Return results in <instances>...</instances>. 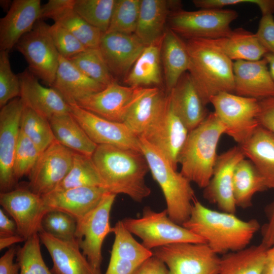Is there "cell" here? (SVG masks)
Wrapping results in <instances>:
<instances>
[{"label": "cell", "instance_id": "6da1fadb", "mask_svg": "<svg viewBox=\"0 0 274 274\" xmlns=\"http://www.w3.org/2000/svg\"><path fill=\"white\" fill-rule=\"evenodd\" d=\"M91 157L108 192L125 194L138 202L150 195L145 182L149 168L142 152L98 145Z\"/></svg>", "mask_w": 274, "mask_h": 274}, {"label": "cell", "instance_id": "7a4b0ae2", "mask_svg": "<svg viewBox=\"0 0 274 274\" xmlns=\"http://www.w3.org/2000/svg\"><path fill=\"white\" fill-rule=\"evenodd\" d=\"M182 226L203 239L215 253L222 255L248 247L260 228L256 219L244 221L235 214L209 209L196 198L189 219Z\"/></svg>", "mask_w": 274, "mask_h": 274}, {"label": "cell", "instance_id": "3957f363", "mask_svg": "<svg viewBox=\"0 0 274 274\" xmlns=\"http://www.w3.org/2000/svg\"><path fill=\"white\" fill-rule=\"evenodd\" d=\"M190 58L189 73L205 105L221 92L234 93L233 62L212 40L186 41Z\"/></svg>", "mask_w": 274, "mask_h": 274}, {"label": "cell", "instance_id": "277c9868", "mask_svg": "<svg viewBox=\"0 0 274 274\" xmlns=\"http://www.w3.org/2000/svg\"><path fill=\"white\" fill-rule=\"evenodd\" d=\"M225 128L216 114L209 113L204 121L189 132L180 153V173L191 182L204 188L213 175L217 146Z\"/></svg>", "mask_w": 274, "mask_h": 274}, {"label": "cell", "instance_id": "5b68a950", "mask_svg": "<svg viewBox=\"0 0 274 274\" xmlns=\"http://www.w3.org/2000/svg\"><path fill=\"white\" fill-rule=\"evenodd\" d=\"M139 139L149 170L164 195L168 217L182 225L189 219L196 198L191 182L178 172L159 150L144 138Z\"/></svg>", "mask_w": 274, "mask_h": 274}, {"label": "cell", "instance_id": "8992f818", "mask_svg": "<svg viewBox=\"0 0 274 274\" xmlns=\"http://www.w3.org/2000/svg\"><path fill=\"white\" fill-rule=\"evenodd\" d=\"M236 11L226 9H182L170 12L168 27L187 40L194 39L215 40L228 36L231 23L238 17Z\"/></svg>", "mask_w": 274, "mask_h": 274}, {"label": "cell", "instance_id": "52a82bcc", "mask_svg": "<svg viewBox=\"0 0 274 274\" xmlns=\"http://www.w3.org/2000/svg\"><path fill=\"white\" fill-rule=\"evenodd\" d=\"M122 221L127 229L142 240L149 250L179 243H206L203 239L168 217L166 209L160 212L145 207L142 217L127 218Z\"/></svg>", "mask_w": 274, "mask_h": 274}, {"label": "cell", "instance_id": "ba28073f", "mask_svg": "<svg viewBox=\"0 0 274 274\" xmlns=\"http://www.w3.org/2000/svg\"><path fill=\"white\" fill-rule=\"evenodd\" d=\"M214 113L225 128V134L241 145L260 125L259 100L229 92H221L210 98Z\"/></svg>", "mask_w": 274, "mask_h": 274}, {"label": "cell", "instance_id": "9c48e42d", "mask_svg": "<svg viewBox=\"0 0 274 274\" xmlns=\"http://www.w3.org/2000/svg\"><path fill=\"white\" fill-rule=\"evenodd\" d=\"M152 251L165 264L168 274H218L219 270L220 257L206 243H175Z\"/></svg>", "mask_w": 274, "mask_h": 274}, {"label": "cell", "instance_id": "30bf717a", "mask_svg": "<svg viewBox=\"0 0 274 274\" xmlns=\"http://www.w3.org/2000/svg\"><path fill=\"white\" fill-rule=\"evenodd\" d=\"M49 26L43 20H38L15 47L24 57L29 71L51 87L55 79L60 55L50 35Z\"/></svg>", "mask_w": 274, "mask_h": 274}, {"label": "cell", "instance_id": "8fae6325", "mask_svg": "<svg viewBox=\"0 0 274 274\" xmlns=\"http://www.w3.org/2000/svg\"><path fill=\"white\" fill-rule=\"evenodd\" d=\"M116 196L106 193L92 210L77 221L75 236L78 246L93 268L101 273V248L107 235L112 232L110 215Z\"/></svg>", "mask_w": 274, "mask_h": 274}, {"label": "cell", "instance_id": "7c38bea8", "mask_svg": "<svg viewBox=\"0 0 274 274\" xmlns=\"http://www.w3.org/2000/svg\"><path fill=\"white\" fill-rule=\"evenodd\" d=\"M189 132L174 110L167 94L164 108L141 137L159 150L177 170Z\"/></svg>", "mask_w": 274, "mask_h": 274}, {"label": "cell", "instance_id": "4fadbf2b", "mask_svg": "<svg viewBox=\"0 0 274 274\" xmlns=\"http://www.w3.org/2000/svg\"><path fill=\"white\" fill-rule=\"evenodd\" d=\"M0 204L15 222L18 234L25 241L42 230L41 222L47 212L42 197L28 185L1 193Z\"/></svg>", "mask_w": 274, "mask_h": 274}, {"label": "cell", "instance_id": "5bb4252c", "mask_svg": "<svg viewBox=\"0 0 274 274\" xmlns=\"http://www.w3.org/2000/svg\"><path fill=\"white\" fill-rule=\"evenodd\" d=\"M74 151L56 140L44 151L29 175V188L42 196L54 191L72 167Z\"/></svg>", "mask_w": 274, "mask_h": 274}, {"label": "cell", "instance_id": "9a60e30c", "mask_svg": "<svg viewBox=\"0 0 274 274\" xmlns=\"http://www.w3.org/2000/svg\"><path fill=\"white\" fill-rule=\"evenodd\" d=\"M23 108L24 105L19 97L13 99L1 108V193L14 189L17 183L13 174V163Z\"/></svg>", "mask_w": 274, "mask_h": 274}, {"label": "cell", "instance_id": "2e32d148", "mask_svg": "<svg viewBox=\"0 0 274 274\" xmlns=\"http://www.w3.org/2000/svg\"><path fill=\"white\" fill-rule=\"evenodd\" d=\"M68 105L70 113L97 145H109L142 152L139 138L123 123L104 119L76 104Z\"/></svg>", "mask_w": 274, "mask_h": 274}, {"label": "cell", "instance_id": "e0dca14e", "mask_svg": "<svg viewBox=\"0 0 274 274\" xmlns=\"http://www.w3.org/2000/svg\"><path fill=\"white\" fill-rule=\"evenodd\" d=\"M143 88L124 86L116 81L101 91L81 99L76 104L106 120L123 123Z\"/></svg>", "mask_w": 274, "mask_h": 274}, {"label": "cell", "instance_id": "ac0fdd59", "mask_svg": "<svg viewBox=\"0 0 274 274\" xmlns=\"http://www.w3.org/2000/svg\"><path fill=\"white\" fill-rule=\"evenodd\" d=\"M245 156L238 145L218 156L212 177L203 188V196L216 204L220 211L235 214L236 206L233 193V175L237 164Z\"/></svg>", "mask_w": 274, "mask_h": 274}, {"label": "cell", "instance_id": "d6986e66", "mask_svg": "<svg viewBox=\"0 0 274 274\" xmlns=\"http://www.w3.org/2000/svg\"><path fill=\"white\" fill-rule=\"evenodd\" d=\"M146 46L134 33L111 32L102 35L99 49L116 80L126 77Z\"/></svg>", "mask_w": 274, "mask_h": 274}, {"label": "cell", "instance_id": "ffe728a7", "mask_svg": "<svg viewBox=\"0 0 274 274\" xmlns=\"http://www.w3.org/2000/svg\"><path fill=\"white\" fill-rule=\"evenodd\" d=\"M20 95L24 106L49 121L54 116L70 112L68 104L52 87L41 84L28 69L18 75Z\"/></svg>", "mask_w": 274, "mask_h": 274}, {"label": "cell", "instance_id": "44dd1931", "mask_svg": "<svg viewBox=\"0 0 274 274\" xmlns=\"http://www.w3.org/2000/svg\"><path fill=\"white\" fill-rule=\"evenodd\" d=\"M40 0H14L0 19V50L9 51L40 20Z\"/></svg>", "mask_w": 274, "mask_h": 274}, {"label": "cell", "instance_id": "7402d4cb", "mask_svg": "<svg viewBox=\"0 0 274 274\" xmlns=\"http://www.w3.org/2000/svg\"><path fill=\"white\" fill-rule=\"evenodd\" d=\"M234 94L261 100L274 96V82L266 59L233 62Z\"/></svg>", "mask_w": 274, "mask_h": 274}, {"label": "cell", "instance_id": "603a6c76", "mask_svg": "<svg viewBox=\"0 0 274 274\" xmlns=\"http://www.w3.org/2000/svg\"><path fill=\"white\" fill-rule=\"evenodd\" d=\"M107 192L100 187H81L54 190L41 197L47 212L61 211L78 221L92 210Z\"/></svg>", "mask_w": 274, "mask_h": 274}, {"label": "cell", "instance_id": "cb8c5ba5", "mask_svg": "<svg viewBox=\"0 0 274 274\" xmlns=\"http://www.w3.org/2000/svg\"><path fill=\"white\" fill-rule=\"evenodd\" d=\"M167 94L174 110L189 131L198 126L208 115L206 105L188 72Z\"/></svg>", "mask_w": 274, "mask_h": 274}, {"label": "cell", "instance_id": "d4e9b609", "mask_svg": "<svg viewBox=\"0 0 274 274\" xmlns=\"http://www.w3.org/2000/svg\"><path fill=\"white\" fill-rule=\"evenodd\" d=\"M38 234L52 258L53 274H101L91 265L77 242L62 241L43 230Z\"/></svg>", "mask_w": 274, "mask_h": 274}, {"label": "cell", "instance_id": "484cf974", "mask_svg": "<svg viewBox=\"0 0 274 274\" xmlns=\"http://www.w3.org/2000/svg\"><path fill=\"white\" fill-rule=\"evenodd\" d=\"M181 9L178 1L141 0L134 34L146 46L161 39L170 12Z\"/></svg>", "mask_w": 274, "mask_h": 274}, {"label": "cell", "instance_id": "4316f807", "mask_svg": "<svg viewBox=\"0 0 274 274\" xmlns=\"http://www.w3.org/2000/svg\"><path fill=\"white\" fill-rule=\"evenodd\" d=\"M106 87L87 77L68 59L59 56L55 79L51 87L55 89L68 105L76 104Z\"/></svg>", "mask_w": 274, "mask_h": 274}, {"label": "cell", "instance_id": "83f0119b", "mask_svg": "<svg viewBox=\"0 0 274 274\" xmlns=\"http://www.w3.org/2000/svg\"><path fill=\"white\" fill-rule=\"evenodd\" d=\"M167 93L158 87H144L123 123L137 136H142L164 108Z\"/></svg>", "mask_w": 274, "mask_h": 274}, {"label": "cell", "instance_id": "f1b7e54d", "mask_svg": "<svg viewBox=\"0 0 274 274\" xmlns=\"http://www.w3.org/2000/svg\"><path fill=\"white\" fill-rule=\"evenodd\" d=\"M161 62L166 93H168L181 77L188 71L190 66L186 42L168 27H166L163 38Z\"/></svg>", "mask_w": 274, "mask_h": 274}, {"label": "cell", "instance_id": "f546056e", "mask_svg": "<svg viewBox=\"0 0 274 274\" xmlns=\"http://www.w3.org/2000/svg\"><path fill=\"white\" fill-rule=\"evenodd\" d=\"M238 146L262 176L267 189L274 190V135L259 125L247 141Z\"/></svg>", "mask_w": 274, "mask_h": 274}, {"label": "cell", "instance_id": "4dcf8cb0", "mask_svg": "<svg viewBox=\"0 0 274 274\" xmlns=\"http://www.w3.org/2000/svg\"><path fill=\"white\" fill-rule=\"evenodd\" d=\"M163 36L145 47L124 79L127 86L158 87L162 83L161 47Z\"/></svg>", "mask_w": 274, "mask_h": 274}, {"label": "cell", "instance_id": "1f68e13d", "mask_svg": "<svg viewBox=\"0 0 274 274\" xmlns=\"http://www.w3.org/2000/svg\"><path fill=\"white\" fill-rule=\"evenodd\" d=\"M49 122L55 140L75 152L91 156L97 145L69 113L56 115Z\"/></svg>", "mask_w": 274, "mask_h": 274}, {"label": "cell", "instance_id": "d6a6232c", "mask_svg": "<svg viewBox=\"0 0 274 274\" xmlns=\"http://www.w3.org/2000/svg\"><path fill=\"white\" fill-rule=\"evenodd\" d=\"M212 40L231 60L256 61L267 53L255 33L243 28L232 30L228 36Z\"/></svg>", "mask_w": 274, "mask_h": 274}, {"label": "cell", "instance_id": "836d02e7", "mask_svg": "<svg viewBox=\"0 0 274 274\" xmlns=\"http://www.w3.org/2000/svg\"><path fill=\"white\" fill-rule=\"evenodd\" d=\"M266 189L264 179L252 161L246 158L241 160L233 175V193L236 207H250L254 195Z\"/></svg>", "mask_w": 274, "mask_h": 274}, {"label": "cell", "instance_id": "e575fe53", "mask_svg": "<svg viewBox=\"0 0 274 274\" xmlns=\"http://www.w3.org/2000/svg\"><path fill=\"white\" fill-rule=\"evenodd\" d=\"M268 249L261 243L224 254L218 274H262Z\"/></svg>", "mask_w": 274, "mask_h": 274}, {"label": "cell", "instance_id": "d590c367", "mask_svg": "<svg viewBox=\"0 0 274 274\" xmlns=\"http://www.w3.org/2000/svg\"><path fill=\"white\" fill-rule=\"evenodd\" d=\"M81 187L104 188V185L91 156L74 152L70 170L54 190Z\"/></svg>", "mask_w": 274, "mask_h": 274}, {"label": "cell", "instance_id": "8d00e7d4", "mask_svg": "<svg viewBox=\"0 0 274 274\" xmlns=\"http://www.w3.org/2000/svg\"><path fill=\"white\" fill-rule=\"evenodd\" d=\"M115 239L110 258L127 260L141 264L153 255L151 250L138 242L124 225L118 221L112 227Z\"/></svg>", "mask_w": 274, "mask_h": 274}, {"label": "cell", "instance_id": "74e56055", "mask_svg": "<svg viewBox=\"0 0 274 274\" xmlns=\"http://www.w3.org/2000/svg\"><path fill=\"white\" fill-rule=\"evenodd\" d=\"M77 68L93 80L106 86L116 81L98 48H87L68 59Z\"/></svg>", "mask_w": 274, "mask_h": 274}, {"label": "cell", "instance_id": "f35d334b", "mask_svg": "<svg viewBox=\"0 0 274 274\" xmlns=\"http://www.w3.org/2000/svg\"><path fill=\"white\" fill-rule=\"evenodd\" d=\"M20 130L43 152L55 140L49 121L24 106Z\"/></svg>", "mask_w": 274, "mask_h": 274}, {"label": "cell", "instance_id": "ab89813d", "mask_svg": "<svg viewBox=\"0 0 274 274\" xmlns=\"http://www.w3.org/2000/svg\"><path fill=\"white\" fill-rule=\"evenodd\" d=\"M53 21L70 31L86 48H99L104 33L85 21L73 7L63 11Z\"/></svg>", "mask_w": 274, "mask_h": 274}, {"label": "cell", "instance_id": "60d3db41", "mask_svg": "<svg viewBox=\"0 0 274 274\" xmlns=\"http://www.w3.org/2000/svg\"><path fill=\"white\" fill-rule=\"evenodd\" d=\"M116 0H75L74 10L104 34L108 29Z\"/></svg>", "mask_w": 274, "mask_h": 274}, {"label": "cell", "instance_id": "b9f144b4", "mask_svg": "<svg viewBox=\"0 0 274 274\" xmlns=\"http://www.w3.org/2000/svg\"><path fill=\"white\" fill-rule=\"evenodd\" d=\"M141 0H116L110 23L106 33H135Z\"/></svg>", "mask_w": 274, "mask_h": 274}, {"label": "cell", "instance_id": "7bdbcfd3", "mask_svg": "<svg viewBox=\"0 0 274 274\" xmlns=\"http://www.w3.org/2000/svg\"><path fill=\"white\" fill-rule=\"evenodd\" d=\"M41 241L36 233L25 241L21 247L17 248L16 262L20 266L19 274H53L43 258Z\"/></svg>", "mask_w": 274, "mask_h": 274}, {"label": "cell", "instance_id": "ee69618b", "mask_svg": "<svg viewBox=\"0 0 274 274\" xmlns=\"http://www.w3.org/2000/svg\"><path fill=\"white\" fill-rule=\"evenodd\" d=\"M42 153L20 130L13 163V174L16 182L24 176H29Z\"/></svg>", "mask_w": 274, "mask_h": 274}, {"label": "cell", "instance_id": "f6af8a7d", "mask_svg": "<svg viewBox=\"0 0 274 274\" xmlns=\"http://www.w3.org/2000/svg\"><path fill=\"white\" fill-rule=\"evenodd\" d=\"M43 231L58 239L77 242V221L71 215L58 211L47 212L41 222Z\"/></svg>", "mask_w": 274, "mask_h": 274}, {"label": "cell", "instance_id": "bcb514c9", "mask_svg": "<svg viewBox=\"0 0 274 274\" xmlns=\"http://www.w3.org/2000/svg\"><path fill=\"white\" fill-rule=\"evenodd\" d=\"M9 51L0 50V107L19 97L20 95V83L11 66Z\"/></svg>", "mask_w": 274, "mask_h": 274}, {"label": "cell", "instance_id": "7dc6e473", "mask_svg": "<svg viewBox=\"0 0 274 274\" xmlns=\"http://www.w3.org/2000/svg\"><path fill=\"white\" fill-rule=\"evenodd\" d=\"M49 31L59 54L64 58L70 59L87 49L70 31L57 23L49 25Z\"/></svg>", "mask_w": 274, "mask_h": 274}, {"label": "cell", "instance_id": "c3c4849f", "mask_svg": "<svg viewBox=\"0 0 274 274\" xmlns=\"http://www.w3.org/2000/svg\"><path fill=\"white\" fill-rule=\"evenodd\" d=\"M255 35L267 53L274 54V17L273 15H262Z\"/></svg>", "mask_w": 274, "mask_h": 274}, {"label": "cell", "instance_id": "681fc988", "mask_svg": "<svg viewBox=\"0 0 274 274\" xmlns=\"http://www.w3.org/2000/svg\"><path fill=\"white\" fill-rule=\"evenodd\" d=\"M259 125L274 135V96L259 100Z\"/></svg>", "mask_w": 274, "mask_h": 274}, {"label": "cell", "instance_id": "f907efd6", "mask_svg": "<svg viewBox=\"0 0 274 274\" xmlns=\"http://www.w3.org/2000/svg\"><path fill=\"white\" fill-rule=\"evenodd\" d=\"M75 0H49L41 6L40 20L44 18L53 20L67 9L73 7Z\"/></svg>", "mask_w": 274, "mask_h": 274}, {"label": "cell", "instance_id": "816d5d0a", "mask_svg": "<svg viewBox=\"0 0 274 274\" xmlns=\"http://www.w3.org/2000/svg\"><path fill=\"white\" fill-rule=\"evenodd\" d=\"M132 274H168L165 264L154 255L142 262Z\"/></svg>", "mask_w": 274, "mask_h": 274}, {"label": "cell", "instance_id": "f5cc1de1", "mask_svg": "<svg viewBox=\"0 0 274 274\" xmlns=\"http://www.w3.org/2000/svg\"><path fill=\"white\" fill-rule=\"evenodd\" d=\"M268 222L261 229L262 242L267 249L274 246V200L266 210Z\"/></svg>", "mask_w": 274, "mask_h": 274}, {"label": "cell", "instance_id": "db71d44e", "mask_svg": "<svg viewBox=\"0 0 274 274\" xmlns=\"http://www.w3.org/2000/svg\"><path fill=\"white\" fill-rule=\"evenodd\" d=\"M140 264L127 260L110 258L105 274H132Z\"/></svg>", "mask_w": 274, "mask_h": 274}, {"label": "cell", "instance_id": "11a10c76", "mask_svg": "<svg viewBox=\"0 0 274 274\" xmlns=\"http://www.w3.org/2000/svg\"><path fill=\"white\" fill-rule=\"evenodd\" d=\"M17 248L12 246L0 258V274H19L20 266L14 258L16 256Z\"/></svg>", "mask_w": 274, "mask_h": 274}, {"label": "cell", "instance_id": "9f6ffc18", "mask_svg": "<svg viewBox=\"0 0 274 274\" xmlns=\"http://www.w3.org/2000/svg\"><path fill=\"white\" fill-rule=\"evenodd\" d=\"M257 0H193V4L200 9H223L224 7L242 4L256 5Z\"/></svg>", "mask_w": 274, "mask_h": 274}, {"label": "cell", "instance_id": "6f0895ef", "mask_svg": "<svg viewBox=\"0 0 274 274\" xmlns=\"http://www.w3.org/2000/svg\"><path fill=\"white\" fill-rule=\"evenodd\" d=\"M18 234L17 225L13 220L10 219L0 209V237H7Z\"/></svg>", "mask_w": 274, "mask_h": 274}, {"label": "cell", "instance_id": "680465c9", "mask_svg": "<svg viewBox=\"0 0 274 274\" xmlns=\"http://www.w3.org/2000/svg\"><path fill=\"white\" fill-rule=\"evenodd\" d=\"M262 274H274V246L267 250Z\"/></svg>", "mask_w": 274, "mask_h": 274}, {"label": "cell", "instance_id": "91938a15", "mask_svg": "<svg viewBox=\"0 0 274 274\" xmlns=\"http://www.w3.org/2000/svg\"><path fill=\"white\" fill-rule=\"evenodd\" d=\"M25 241V239L19 234L0 237V250L10 247L13 244Z\"/></svg>", "mask_w": 274, "mask_h": 274}, {"label": "cell", "instance_id": "94428289", "mask_svg": "<svg viewBox=\"0 0 274 274\" xmlns=\"http://www.w3.org/2000/svg\"><path fill=\"white\" fill-rule=\"evenodd\" d=\"M256 5L262 15L274 13V0H257Z\"/></svg>", "mask_w": 274, "mask_h": 274}, {"label": "cell", "instance_id": "6125c7cd", "mask_svg": "<svg viewBox=\"0 0 274 274\" xmlns=\"http://www.w3.org/2000/svg\"><path fill=\"white\" fill-rule=\"evenodd\" d=\"M264 57L267 61L269 73L274 82V54L267 53Z\"/></svg>", "mask_w": 274, "mask_h": 274}]
</instances>
